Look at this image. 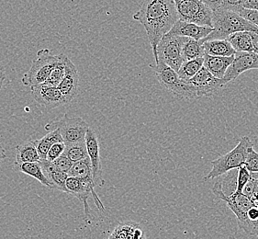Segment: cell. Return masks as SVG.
I'll use <instances>...</instances> for the list:
<instances>
[{
    "instance_id": "6da1fadb",
    "label": "cell",
    "mask_w": 258,
    "mask_h": 239,
    "mask_svg": "<svg viewBox=\"0 0 258 239\" xmlns=\"http://www.w3.org/2000/svg\"><path fill=\"white\" fill-rule=\"evenodd\" d=\"M134 20L145 28L150 45L158 63L156 49L163 37L166 35L176 21L178 16L173 0H144L139 11L134 15Z\"/></svg>"
},
{
    "instance_id": "7a4b0ae2",
    "label": "cell",
    "mask_w": 258,
    "mask_h": 239,
    "mask_svg": "<svg viewBox=\"0 0 258 239\" xmlns=\"http://www.w3.org/2000/svg\"><path fill=\"white\" fill-rule=\"evenodd\" d=\"M212 29V33L202 40V42L211 40H226L233 33L242 31H250L258 34L257 27L254 26L237 13L222 8L213 11Z\"/></svg>"
},
{
    "instance_id": "3957f363",
    "label": "cell",
    "mask_w": 258,
    "mask_h": 239,
    "mask_svg": "<svg viewBox=\"0 0 258 239\" xmlns=\"http://www.w3.org/2000/svg\"><path fill=\"white\" fill-rule=\"evenodd\" d=\"M149 67L154 70L161 86L175 97L185 100L198 99L195 88L189 82L182 80L176 71L167 67L165 63L159 60L157 64L150 65Z\"/></svg>"
},
{
    "instance_id": "277c9868",
    "label": "cell",
    "mask_w": 258,
    "mask_h": 239,
    "mask_svg": "<svg viewBox=\"0 0 258 239\" xmlns=\"http://www.w3.org/2000/svg\"><path fill=\"white\" fill-rule=\"evenodd\" d=\"M251 146H253V145L249 137H241L240 140L238 141L237 146L233 149L212 161V169L208 173L205 180L210 181L221 177L227 172L238 169L240 166H244L247 157L248 149Z\"/></svg>"
},
{
    "instance_id": "5b68a950",
    "label": "cell",
    "mask_w": 258,
    "mask_h": 239,
    "mask_svg": "<svg viewBox=\"0 0 258 239\" xmlns=\"http://www.w3.org/2000/svg\"><path fill=\"white\" fill-rule=\"evenodd\" d=\"M88 128L89 126L85 119L77 116L69 117L67 113L45 125V129L49 132L54 129L59 130L66 146L85 142Z\"/></svg>"
},
{
    "instance_id": "8992f818",
    "label": "cell",
    "mask_w": 258,
    "mask_h": 239,
    "mask_svg": "<svg viewBox=\"0 0 258 239\" xmlns=\"http://www.w3.org/2000/svg\"><path fill=\"white\" fill-rule=\"evenodd\" d=\"M57 55L52 54L47 48L41 49L37 52V57L31 68L23 75L21 82L27 87H35L46 82L52 68L56 62Z\"/></svg>"
},
{
    "instance_id": "52a82bcc",
    "label": "cell",
    "mask_w": 258,
    "mask_h": 239,
    "mask_svg": "<svg viewBox=\"0 0 258 239\" xmlns=\"http://www.w3.org/2000/svg\"><path fill=\"white\" fill-rule=\"evenodd\" d=\"M178 20L212 28V12L200 0H173Z\"/></svg>"
},
{
    "instance_id": "ba28073f",
    "label": "cell",
    "mask_w": 258,
    "mask_h": 239,
    "mask_svg": "<svg viewBox=\"0 0 258 239\" xmlns=\"http://www.w3.org/2000/svg\"><path fill=\"white\" fill-rule=\"evenodd\" d=\"M187 39L186 37L168 34L163 37L156 49L158 61L165 63L167 67L177 72L182 64L185 62L183 58V47Z\"/></svg>"
},
{
    "instance_id": "9c48e42d",
    "label": "cell",
    "mask_w": 258,
    "mask_h": 239,
    "mask_svg": "<svg viewBox=\"0 0 258 239\" xmlns=\"http://www.w3.org/2000/svg\"><path fill=\"white\" fill-rule=\"evenodd\" d=\"M66 186L68 189V194L78 198V200L84 205V212H85V220L88 224H91V215H90V208L88 206V199L90 196H93L94 202L97 205L98 210L105 212V207L101 203L100 199L95 192V183L93 181H82L78 177H68L66 182Z\"/></svg>"
},
{
    "instance_id": "30bf717a",
    "label": "cell",
    "mask_w": 258,
    "mask_h": 239,
    "mask_svg": "<svg viewBox=\"0 0 258 239\" xmlns=\"http://www.w3.org/2000/svg\"><path fill=\"white\" fill-rule=\"evenodd\" d=\"M188 82L196 89L198 99L212 97L226 87L222 79L213 77L204 67Z\"/></svg>"
},
{
    "instance_id": "8fae6325",
    "label": "cell",
    "mask_w": 258,
    "mask_h": 239,
    "mask_svg": "<svg viewBox=\"0 0 258 239\" xmlns=\"http://www.w3.org/2000/svg\"><path fill=\"white\" fill-rule=\"evenodd\" d=\"M253 69H258V54L256 52H235L232 65L228 68L222 80L227 86L241 74Z\"/></svg>"
},
{
    "instance_id": "7c38bea8",
    "label": "cell",
    "mask_w": 258,
    "mask_h": 239,
    "mask_svg": "<svg viewBox=\"0 0 258 239\" xmlns=\"http://www.w3.org/2000/svg\"><path fill=\"white\" fill-rule=\"evenodd\" d=\"M86 148L88 151V156L91 167H92V177L96 187H102L104 185L101 160H100V150H99V141L93 129L88 128L86 138H85Z\"/></svg>"
},
{
    "instance_id": "4fadbf2b",
    "label": "cell",
    "mask_w": 258,
    "mask_h": 239,
    "mask_svg": "<svg viewBox=\"0 0 258 239\" xmlns=\"http://www.w3.org/2000/svg\"><path fill=\"white\" fill-rule=\"evenodd\" d=\"M31 91L35 101L47 109H55L67 104L62 93L57 87L41 84L31 88Z\"/></svg>"
},
{
    "instance_id": "5bb4252c",
    "label": "cell",
    "mask_w": 258,
    "mask_h": 239,
    "mask_svg": "<svg viewBox=\"0 0 258 239\" xmlns=\"http://www.w3.org/2000/svg\"><path fill=\"white\" fill-rule=\"evenodd\" d=\"M78 86H79V75H78V69L73 64L72 61L68 58L66 75L57 87L60 90V92L62 93L67 104L71 102L73 99L77 97Z\"/></svg>"
},
{
    "instance_id": "9a60e30c",
    "label": "cell",
    "mask_w": 258,
    "mask_h": 239,
    "mask_svg": "<svg viewBox=\"0 0 258 239\" xmlns=\"http://www.w3.org/2000/svg\"><path fill=\"white\" fill-rule=\"evenodd\" d=\"M212 31L213 29L211 27L201 26L194 23L178 20L174 24V26L172 27V29L167 34L175 35V36L186 37L196 41H201L205 39L210 33H212Z\"/></svg>"
},
{
    "instance_id": "2e32d148",
    "label": "cell",
    "mask_w": 258,
    "mask_h": 239,
    "mask_svg": "<svg viewBox=\"0 0 258 239\" xmlns=\"http://www.w3.org/2000/svg\"><path fill=\"white\" fill-rule=\"evenodd\" d=\"M223 201L227 203L228 207L234 213L240 226L243 228L247 222L246 213L249 208L253 205V202L244 196L243 193L239 195H231L230 197L225 198Z\"/></svg>"
},
{
    "instance_id": "e0dca14e",
    "label": "cell",
    "mask_w": 258,
    "mask_h": 239,
    "mask_svg": "<svg viewBox=\"0 0 258 239\" xmlns=\"http://www.w3.org/2000/svg\"><path fill=\"white\" fill-rule=\"evenodd\" d=\"M39 163L47 178L52 183V188L63 193H68V189L66 186V182L68 177V173L58 170L52 162L48 161L46 159H41Z\"/></svg>"
},
{
    "instance_id": "ac0fdd59",
    "label": "cell",
    "mask_w": 258,
    "mask_h": 239,
    "mask_svg": "<svg viewBox=\"0 0 258 239\" xmlns=\"http://www.w3.org/2000/svg\"><path fill=\"white\" fill-rule=\"evenodd\" d=\"M204 68L212 74L213 77L222 79L227 72L228 68L232 65L234 55L229 57L212 56L204 53Z\"/></svg>"
},
{
    "instance_id": "d6986e66",
    "label": "cell",
    "mask_w": 258,
    "mask_h": 239,
    "mask_svg": "<svg viewBox=\"0 0 258 239\" xmlns=\"http://www.w3.org/2000/svg\"><path fill=\"white\" fill-rule=\"evenodd\" d=\"M41 157L38 154L35 140H29L16 146V161L14 165L22 163L39 162Z\"/></svg>"
},
{
    "instance_id": "ffe728a7",
    "label": "cell",
    "mask_w": 258,
    "mask_h": 239,
    "mask_svg": "<svg viewBox=\"0 0 258 239\" xmlns=\"http://www.w3.org/2000/svg\"><path fill=\"white\" fill-rule=\"evenodd\" d=\"M202 42L204 53L212 56L229 57L236 52L227 40H211Z\"/></svg>"
},
{
    "instance_id": "44dd1931",
    "label": "cell",
    "mask_w": 258,
    "mask_h": 239,
    "mask_svg": "<svg viewBox=\"0 0 258 239\" xmlns=\"http://www.w3.org/2000/svg\"><path fill=\"white\" fill-rule=\"evenodd\" d=\"M228 42L236 52H254L250 31L236 32L228 37Z\"/></svg>"
},
{
    "instance_id": "7402d4cb",
    "label": "cell",
    "mask_w": 258,
    "mask_h": 239,
    "mask_svg": "<svg viewBox=\"0 0 258 239\" xmlns=\"http://www.w3.org/2000/svg\"><path fill=\"white\" fill-rule=\"evenodd\" d=\"M16 166H18L19 171L22 172L28 176L34 177L35 180H37L38 182L41 183L45 187L49 188V189H53L52 183L49 182V180L47 178L45 174L43 173V170H42L39 162L22 163V164H18Z\"/></svg>"
},
{
    "instance_id": "603a6c76",
    "label": "cell",
    "mask_w": 258,
    "mask_h": 239,
    "mask_svg": "<svg viewBox=\"0 0 258 239\" xmlns=\"http://www.w3.org/2000/svg\"><path fill=\"white\" fill-rule=\"evenodd\" d=\"M62 135L58 129L50 131L46 135L39 140H35L37 151L41 159H46L47 153L49 149L56 143H62Z\"/></svg>"
},
{
    "instance_id": "cb8c5ba5",
    "label": "cell",
    "mask_w": 258,
    "mask_h": 239,
    "mask_svg": "<svg viewBox=\"0 0 258 239\" xmlns=\"http://www.w3.org/2000/svg\"><path fill=\"white\" fill-rule=\"evenodd\" d=\"M68 60V56L64 53L57 54L56 62L54 64L46 82L44 83L45 85L52 86V87H58V85L62 81V78L66 75Z\"/></svg>"
},
{
    "instance_id": "d4e9b609",
    "label": "cell",
    "mask_w": 258,
    "mask_h": 239,
    "mask_svg": "<svg viewBox=\"0 0 258 239\" xmlns=\"http://www.w3.org/2000/svg\"><path fill=\"white\" fill-rule=\"evenodd\" d=\"M203 66H204V58L203 57L188 60V61H185L182 64L179 70L176 73L182 80L188 82L191 78H194L197 74L201 71Z\"/></svg>"
},
{
    "instance_id": "484cf974",
    "label": "cell",
    "mask_w": 258,
    "mask_h": 239,
    "mask_svg": "<svg viewBox=\"0 0 258 239\" xmlns=\"http://www.w3.org/2000/svg\"><path fill=\"white\" fill-rule=\"evenodd\" d=\"M68 175V177H78L82 181H93L92 167L88 156L83 160L74 163Z\"/></svg>"
},
{
    "instance_id": "4316f807",
    "label": "cell",
    "mask_w": 258,
    "mask_h": 239,
    "mask_svg": "<svg viewBox=\"0 0 258 239\" xmlns=\"http://www.w3.org/2000/svg\"><path fill=\"white\" fill-rule=\"evenodd\" d=\"M202 40L201 41H196L188 38L186 43L183 47V58L184 61H188V60H193L196 58L203 57L204 55V51L202 47Z\"/></svg>"
},
{
    "instance_id": "83f0119b",
    "label": "cell",
    "mask_w": 258,
    "mask_h": 239,
    "mask_svg": "<svg viewBox=\"0 0 258 239\" xmlns=\"http://www.w3.org/2000/svg\"><path fill=\"white\" fill-rule=\"evenodd\" d=\"M63 154L68 156V158L73 162L80 161L88 157V151L86 148V144L85 142L81 143H77V144H72L66 146V149Z\"/></svg>"
},
{
    "instance_id": "f1b7e54d",
    "label": "cell",
    "mask_w": 258,
    "mask_h": 239,
    "mask_svg": "<svg viewBox=\"0 0 258 239\" xmlns=\"http://www.w3.org/2000/svg\"><path fill=\"white\" fill-rule=\"evenodd\" d=\"M251 178V172L244 166H240L237 169V180H236V191L232 195H239L243 193V188L247 184Z\"/></svg>"
},
{
    "instance_id": "f546056e",
    "label": "cell",
    "mask_w": 258,
    "mask_h": 239,
    "mask_svg": "<svg viewBox=\"0 0 258 239\" xmlns=\"http://www.w3.org/2000/svg\"><path fill=\"white\" fill-rule=\"evenodd\" d=\"M244 166L248 170L253 173H258V153L251 146L248 149L247 157L244 163Z\"/></svg>"
},
{
    "instance_id": "4dcf8cb0",
    "label": "cell",
    "mask_w": 258,
    "mask_h": 239,
    "mask_svg": "<svg viewBox=\"0 0 258 239\" xmlns=\"http://www.w3.org/2000/svg\"><path fill=\"white\" fill-rule=\"evenodd\" d=\"M64 149H66V145L63 142L54 144L47 153L46 160L50 162L56 160L58 157H60L63 154Z\"/></svg>"
},
{
    "instance_id": "1f68e13d",
    "label": "cell",
    "mask_w": 258,
    "mask_h": 239,
    "mask_svg": "<svg viewBox=\"0 0 258 239\" xmlns=\"http://www.w3.org/2000/svg\"><path fill=\"white\" fill-rule=\"evenodd\" d=\"M235 13L242 16L243 19H245L246 21L251 22L254 26L258 28V11H250L243 8H240L235 11Z\"/></svg>"
},
{
    "instance_id": "d6a6232c",
    "label": "cell",
    "mask_w": 258,
    "mask_h": 239,
    "mask_svg": "<svg viewBox=\"0 0 258 239\" xmlns=\"http://www.w3.org/2000/svg\"><path fill=\"white\" fill-rule=\"evenodd\" d=\"M52 163L58 170L64 172V173H68L74 164L64 154H62V156L58 157L56 160H54Z\"/></svg>"
},
{
    "instance_id": "836d02e7",
    "label": "cell",
    "mask_w": 258,
    "mask_h": 239,
    "mask_svg": "<svg viewBox=\"0 0 258 239\" xmlns=\"http://www.w3.org/2000/svg\"><path fill=\"white\" fill-rule=\"evenodd\" d=\"M246 0H223L221 8L227 11L235 12L238 9L243 8V4Z\"/></svg>"
},
{
    "instance_id": "e575fe53",
    "label": "cell",
    "mask_w": 258,
    "mask_h": 239,
    "mask_svg": "<svg viewBox=\"0 0 258 239\" xmlns=\"http://www.w3.org/2000/svg\"><path fill=\"white\" fill-rule=\"evenodd\" d=\"M200 1L202 2L204 5H206L213 12L221 8L223 0H200Z\"/></svg>"
},
{
    "instance_id": "d590c367",
    "label": "cell",
    "mask_w": 258,
    "mask_h": 239,
    "mask_svg": "<svg viewBox=\"0 0 258 239\" xmlns=\"http://www.w3.org/2000/svg\"><path fill=\"white\" fill-rule=\"evenodd\" d=\"M243 8L250 11H258V0H246Z\"/></svg>"
},
{
    "instance_id": "8d00e7d4",
    "label": "cell",
    "mask_w": 258,
    "mask_h": 239,
    "mask_svg": "<svg viewBox=\"0 0 258 239\" xmlns=\"http://www.w3.org/2000/svg\"><path fill=\"white\" fill-rule=\"evenodd\" d=\"M250 36L253 42V51L254 52H258V34L254 32H250Z\"/></svg>"
},
{
    "instance_id": "74e56055",
    "label": "cell",
    "mask_w": 258,
    "mask_h": 239,
    "mask_svg": "<svg viewBox=\"0 0 258 239\" xmlns=\"http://www.w3.org/2000/svg\"><path fill=\"white\" fill-rule=\"evenodd\" d=\"M5 68H4V67H3V66L1 65V63H0V90H1L2 87H3V84H4V81H5Z\"/></svg>"
},
{
    "instance_id": "f35d334b",
    "label": "cell",
    "mask_w": 258,
    "mask_h": 239,
    "mask_svg": "<svg viewBox=\"0 0 258 239\" xmlns=\"http://www.w3.org/2000/svg\"><path fill=\"white\" fill-rule=\"evenodd\" d=\"M6 158V152L5 148L2 146V144L0 143V165L1 163L5 160Z\"/></svg>"
},
{
    "instance_id": "ab89813d",
    "label": "cell",
    "mask_w": 258,
    "mask_h": 239,
    "mask_svg": "<svg viewBox=\"0 0 258 239\" xmlns=\"http://www.w3.org/2000/svg\"><path fill=\"white\" fill-rule=\"evenodd\" d=\"M256 53H257V54H258V52H256Z\"/></svg>"
}]
</instances>
